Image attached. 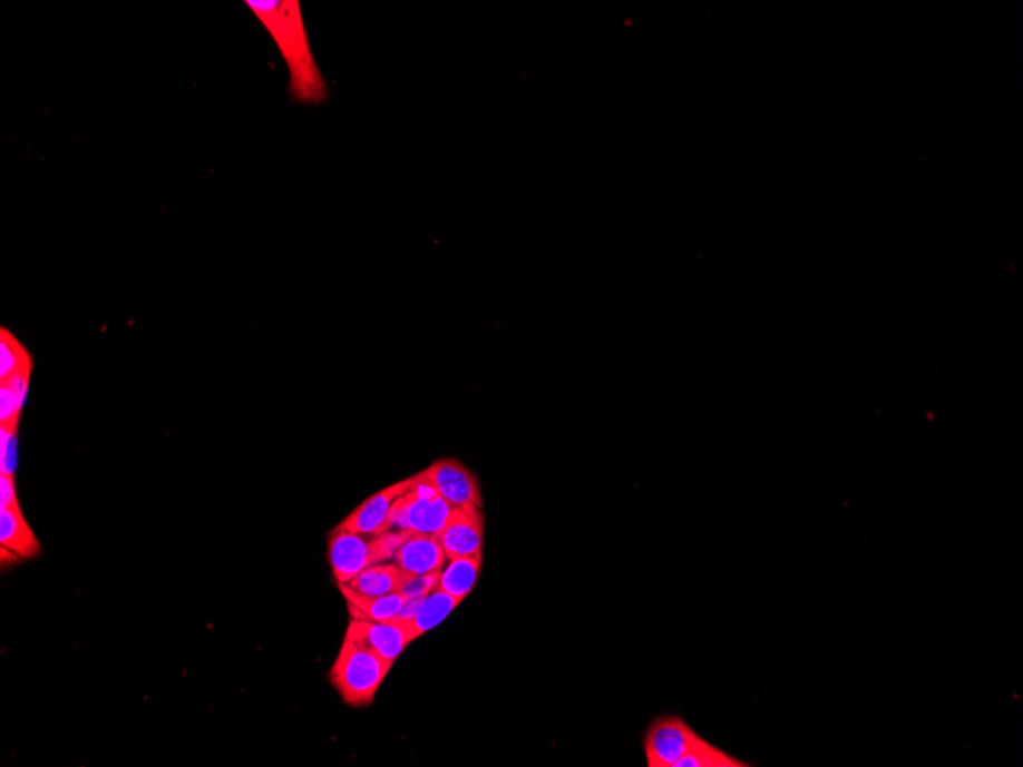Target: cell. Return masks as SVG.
I'll return each mask as SVG.
<instances>
[{
	"mask_svg": "<svg viewBox=\"0 0 1023 767\" xmlns=\"http://www.w3.org/2000/svg\"><path fill=\"white\" fill-rule=\"evenodd\" d=\"M272 36L289 69L290 92L299 104H322L329 88L311 51L304 16L298 0H245Z\"/></svg>",
	"mask_w": 1023,
	"mask_h": 767,
	"instance_id": "6da1fadb",
	"label": "cell"
},
{
	"mask_svg": "<svg viewBox=\"0 0 1023 767\" xmlns=\"http://www.w3.org/2000/svg\"><path fill=\"white\" fill-rule=\"evenodd\" d=\"M0 544L19 559L36 558L42 550L22 509H0Z\"/></svg>",
	"mask_w": 1023,
	"mask_h": 767,
	"instance_id": "7c38bea8",
	"label": "cell"
},
{
	"mask_svg": "<svg viewBox=\"0 0 1023 767\" xmlns=\"http://www.w3.org/2000/svg\"><path fill=\"white\" fill-rule=\"evenodd\" d=\"M411 479L399 481V483L388 485L383 491L374 493L363 501L353 513H350L338 525L339 530L362 534H382L390 532L392 529V513L397 500L408 491L411 485Z\"/></svg>",
	"mask_w": 1023,
	"mask_h": 767,
	"instance_id": "52a82bcc",
	"label": "cell"
},
{
	"mask_svg": "<svg viewBox=\"0 0 1023 767\" xmlns=\"http://www.w3.org/2000/svg\"><path fill=\"white\" fill-rule=\"evenodd\" d=\"M423 472L436 491L454 508H483L480 483L460 461L439 460Z\"/></svg>",
	"mask_w": 1023,
	"mask_h": 767,
	"instance_id": "8992f818",
	"label": "cell"
},
{
	"mask_svg": "<svg viewBox=\"0 0 1023 767\" xmlns=\"http://www.w3.org/2000/svg\"><path fill=\"white\" fill-rule=\"evenodd\" d=\"M35 362L30 351L25 348L22 342L2 326L0 330V382L8 381L12 375L32 371Z\"/></svg>",
	"mask_w": 1023,
	"mask_h": 767,
	"instance_id": "e0dca14e",
	"label": "cell"
},
{
	"mask_svg": "<svg viewBox=\"0 0 1023 767\" xmlns=\"http://www.w3.org/2000/svg\"><path fill=\"white\" fill-rule=\"evenodd\" d=\"M441 571L428 574H412L400 590L408 599L427 598L439 586Z\"/></svg>",
	"mask_w": 1023,
	"mask_h": 767,
	"instance_id": "ffe728a7",
	"label": "cell"
},
{
	"mask_svg": "<svg viewBox=\"0 0 1023 767\" xmlns=\"http://www.w3.org/2000/svg\"><path fill=\"white\" fill-rule=\"evenodd\" d=\"M339 589L343 598L347 599L350 608L351 619L371 620V622H390L402 611L408 598L403 593H391L383 596H370L359 593L348 587L347 583H339Z\"/></svg>",
	"mask_w": 1023,
	"mask_h": 767,
	"instance_id": "8fae6325",
	"label": "cell"
},
{
	"mask_svg": "<svg viewBox=\"0 0 1023 767\" xmlns=\"http://www.w3.org/2000/svg\"><path fill=\"white\" fill-rule=\"evenodd\" d=\"M452 510L454 505L436 491L431 481L421 471L412 476L408 491L397 500L392 513V528L439 537Z\"/></svg>",
	"mask_w": 1023,
	"mask_h": 767,
	"instance_id": "277c9868",
	"label": "cell"
},
{
	"mask_svg": "<svg viewBox=\"0 0 1023 767\" xmlns=\"http://www.w3.org/2000/svg\"><path fill=\"white\" fill-rule=\"evenodd\" d=\"M409 534L408 530L362 534L334 529L329 538V561L335 581L348 583L368 567L394 558Z\"/></svg>",
	"mask_w": 1023,
	"mask_h": 767,
	"instance_id": "3957f363",
	"label": "cell"
},
{
	"mask_svg": "<svg viewBox=\"0 0 1023 767\" xmlns=\"http://www.w3.org/2000/svg\"><path fill=\"white\" fill-rule=\"evenodd\" d=\"M748 763L739 760L727 754L725 750L715 748L705 738L695 745L689 754L683 755L674 767H748Z\"/></svg>",
	"mask_w": 1023,
	"mask_h": 767,
	"instance_id": "ac0fdd59",
	"label": "cell"
},
{
	"mask_svg": "<svg viewBox=\"0 0 1023 767\" xmlns=\"http://www.w3.org/2000/svg\"><path fill=\"white\" fill-rule=\"evenodd\" d=\"M16 426H0V475L14 476Z\"/></svg>",
	"mask_w": 1023,
	"mask_h": 767,
	"instance_id": "d6986e66",
	"label": "cell"
},
{
	"mask_svg": "<svg viewBox=\"0 0 1023 767\" xmlns=\"http://www.w3.org/2000/svg\"><path fill=\"white\" fill-rule=\"evenodd\" d=\"M347 636L371 648L391 663L399 659L409 643L415 642L411 632L399 620L371 622V620L351 619Z\"/></svg>",
	"mask_w": 1023,
	"mask_h": 767,
	"instance_id": "9c48e42d",
	"label": "cell"
},
{
	"mask_svg": "<svg viewBox=\"0 0 1023 767\" xmlns=\"http://www.w3.org/2000/svg\"><path fill=\"white\" fill-rule=\"evenodd\" d=\"M703 738L682 717L657 718L644 740L649 767H674Z\"/></svg>",
	"mask_w": 1023,
	"mask_h": 767,
	"instance_id": "5b68a950",
	"label": "cell"
},
{
	"mask_svg": "<svg viewBox=\"0 0 1023 767\" xmlns=\"http://www.w3.org/2000/svg\"><path fill=\"white\" fill-rule=\"evenodd\" d=\"M411 577L412 573L403 570L396 562L394 564H382L380 562V564L368 567L359 577L351 579L347 586L359 591V593L370 596L400 593V590Z\"/></svg>",
	"mask_w": 1023,
	"mask_h": 767,
	"instance_id": "4fadbf2b",
	"label": "cell"
},
{
	"mask_svg": "<svg viewBox=\"0 0 1023 767\" xmlns=\"http://www.w3.org/2000/svg\"><path fill=\"white\" fill-rule=\"evenodd\" d=\"M392 665L371 648L345 636L331 668L330 680L345 704L368 706L374 700Z\"/></svg>",
	"mask_w": 1023,
	"mask_h": 767,
	"instance_id": "7a4b0ae2",
	"label": "cell"
},
{
	"mask_svg": "<svg viewBox=\"0 0 1023 767\" xmlns=\"http://www.w3.org/2000/svg\"><path fill=\"white\" fill-rule=\"evenodd\" d=\"M446 559L439 537L412 532L394 554L396 564L412 574L440 571Z\"/></svg>",
	"mask_w": 1023,
	"mask_h": 767,
	"instance_id": "30bf717a",
	"label": "cell"
},
{
	"mask_svg": "<svg viewBox=\"0 0 1023 767\" xmlns=\"http://www.w3.org/2000/svg\"><path fill=\"white\" fill-rule=\"evenodd\" d=\"M0 509H20L14 476L0 475Z\"/></svg>",
	"mask_w": 1023,
	"mask_h": 767,
	"instance_id": "44dd1931",
	"label": "cell"
},
{
	"mask_svg": "<svg viewBox=\"0 0 1023 767\" xmlns=\"http://www.w3.org/2000/svg\"><path fill=\"white\" fill-rule=\"evenodd\" d=\"M481 566L483 554L451 559L446 570L441 571L437 589L444 590L445 593L451 594L458 601L464 602L474 587H476L477 579L480 577Z\"/></svg>",
	"mask_w": 1023,
	"mask_h": 767,
	"instance_id": "9a60e30c",
	"label": "cell"
},
{
	"mask_svg": "<svg viewBox=\"0 0 1023 767\" xmlns=\"http://www.w3.org/2000/svg\"><path fill=\"white\" fill-rule=\"evenodd\" d=\"M31 373L23 371L0 382V426H19Z\"/></svg>",
	"mask_w": 1023,
	"mask_h": 767,
	"instance_id": "2e32d148",
	"label": "cell"
},
{
	"mask_svg": "<svg viewBox=\"0 0 1023 767\" xmlns=\"http://www.w3.org/2000/svg\"><path fill=\"white\" fill-rule=\"evenodd\" d=\"M460 603L461 601H458L454 596L445 593L444 590L436 589L431 591V594H429L423 602H421L419 610L416 611V614L412 616L411 619L399 620V622L405 623V627L411 632L412 639L416 640L419 639L421 635H425V632L431 631L432 628L440 626Z\"/></svg>",
	"mask_w": 1023,
	"mask_h": 767,
	"instance_id": "5bb4252c",
	"label": "cell"
},
{
	"mask_svg": "<svg viewBox=\"0 0 1023 767\" xmlns=\"http://www.w3.org/2000/svg\"><path fill=\"white\" fill-rule=\"evenodd\" d=\"M446 553L451 559L483 554L485 517L478 508H454L451 517L439 534Z\"/></svg>",
	"mask_w": 1023,
	"mask_h": 767,
	"instance_id": "ba28073f",
	"label": "cell"
}]
</instances>
